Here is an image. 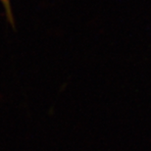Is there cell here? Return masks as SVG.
<instances>
[{"mask_svg": "<svg viewBox=\"0 0 151 151\" xmlns=\"http://www.w3.org/2000/svg\"><path fill=\"white\" fill-rule=\"evenodd\" d=\"M3 4V7H4L5 11L7 12V15L9 17V19H12V15H11V7H10V0H0Z\"/></svg>", "mask_w": 151, "mask_h": 151, "instance_id": "6da1fadb", "label": "cell"}]
</instances>
